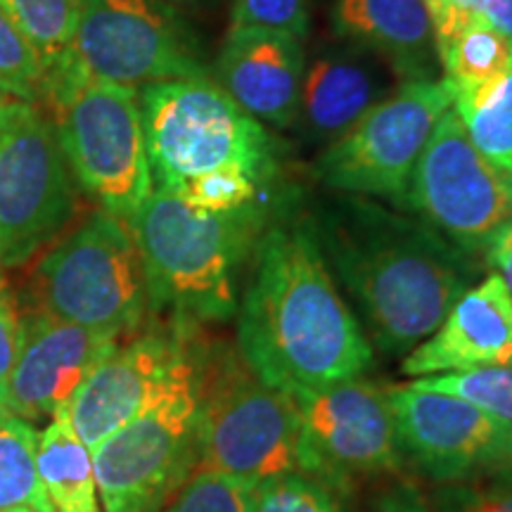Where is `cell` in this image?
<instances>
[{"label":"cell","mask_w":512,"mask_h":512,"mask_svg":"<svg viewBox=\"0 0 512 512\" xmlns=\"http://www.w3.org/2000/svg\"><path fill=\"white\" fill-rule=\"evenodd\" d=\"M309 221L370 344L387 356L425 342L472 278L467 254L437 228L366 197H330Z\"/></svg>","instance_id":"cell-1"},{"label":"cell","mask_w":512,"mask_h":512,"mask_svg":"<svg viewBox=\"0 0 512 512\" xmlns=\"http://www.w3.org/2000/svg\"><path fill=\"white\" fill-rule=\"evenodd\" d=\"M238 309L242 358L280 392L351 380L373 366V344L339 292L311 221L266 226Z\"/></svg>","instance_id":"cell-2"},{"label":"cell","mask_w":512,"mask_h":512,"mask_svg":"<svg viewBox=\"0 0 512 512\" xmlns=\"http://www.w3.org/2000/svg\"><path fill=\"white\" fill-rule=\"evenodd\" d=\"M126 223L143 261L147 309L195 325L238 313L242 268L266 230L264 202L214 214L155 188Z\"/></svg>","instance_id":"cell-3"},{"label":"cell","mask_w":512,"mask_h":512,"mask_svg":"<svg viewBox=\"0 0 512 512\" xmlns=\"http://www.w3.org/2000/svg\"><path fill=\"white\" fill-rule=\"evenodd\" d=\"M41 107L79 188L110 214L131 219L155 190L136 88L93 79L67 55L48 72Z\"/></svg>","instance_id":"cell-4"},{"label":"cell","mask_w":512,"mask_h":512,"mask_svg":"<svg viewBox=\"0 0 512 512\" xmlns=\"http://www.w3.org/2000/svg\"><path fill=\"white\" fill-rule=\"evenodd\" d=\"M147 159L157 190L178 192L211 174H249L268 183L273 140L211 79L162 81L138 91Z\"/></svg>","instance_id":"cell-5"},{"label":"cell","mask_w":512,"mask_h":512,"mask_svg":"<svg viewBox=\"0 0 512 512\" xmlns=\"http://www.w3.org/2000/svg\"><path fill=\"white\" fill-rule=\"evenodd\" d=\"M202 332L147 406L91 453L105 512H164L197 470Z\"/></svg>","instance_id":"cell-6"},{"label":"cell","mask_w":512,"mask_h":512,"mask_svg":"<svg viewBox=\"0 0 512 512\" xmlns=\"http://www.w3.org/2000/svg\"><path fill=\"white\" fill-rule=\"evenodd\" d=\"M297 437L299 411L292 396L261 380L238 344H207L197 470H216L256 486L297 472Z\"/></svg>","instance_id":"cell-7"},{"label":"cell","mask_w":512,"mask_h":512,"mask_svg":"<svg viewBox=\"0 0 512 512\" xmlns=\"http://www.w3.org/2000/svg\"><path fill=\"white\" fill-rule=\"evenodd\" d=\"M36 309L107 332L136 335L147 313L143 261L124 219L100 209L62 235L29 278Z\"/></svg>","instance_id":"cell-8"},{"label":"cell","mask_w":512,"mask_h":512,"mask_svg":"<svg viewBox=\"0 0 512 512\" xmlns=\"http://www.w3.org/2000/svg\"><path fill=\"white\" fill-rule=\"evenodd\" d=\"M299 411L297 472L316 479L339 501L377 479L401 475L387 387L351 377L292 394Z\"/></svg>","instance_id":"cell-9"},{"label":"cell","mask_w":512,"mask_h":512,"mask_svg":"<svg viewBox=\"0 0 512 512\" xmlns=\"http://www.w3.org/2000/svg\"><path fill=\"white\" fill-rule=\"evenodd\" d=\"M453 98L456 88L448 79L406 81L320 155V183L408 209L415 164Z\"/></svg>","instance_id":"cell-10"},{"label":"cell","mask_w":512,"mask_h":512,"mask_svg":"<svg viewBox=\"0 0 512 512\" xmlns=\"http://www.w3.org/2000/svg\"><path fill=\"white\" fill-rule=\"evenodd\" d=\"M76 204V181L48 112L15 100L0 121V264H27L74 221Z\"/></svg>","instance_id":"cell-11"},{"label":"cell","mask_w":512,"mask_h":512,"mask_svg":"<svg viewBox=\"0 0 512 512\" xmlns=\"http://www.w3.org/2000/svg\"><path fill=\"white\" fill-rule=\"evenodd\" d=\"M69 60L93 79L136 91L209 79L195 36L169 0H83Z\"/></svg>","instance_id":"cell-12"},{"label":"cell","mask_w":512,"mask_h":512,"mask_svg":"<svg viewBox=\"0 0 512 512\" xmlns=\"http://www.w3.org/2000/svg\"><path fill=\"white\" fill-rule=\"evenodd\" d=\"M408 209L465 254L486 252L498 228L512 219L508 174L486 162L453 107L415 164Z\"/></svg>","instance_id":"cell-13"},{"label":"cell","mask_w":512,"mask_h":512,"mask_svg":"<svg viewBox=\"0 0 512 512\" xmlns=\"http://www.w3.org/2000/svg\"><path fill=\"white\" fill-rule=\"evenodd\" d=\"M403 465L432 484L512 472V422L475 403L411 384L387 387Z\"/></svg>","instance_id":"cell-14"},{"label":"cell","mask_w":512,"mask_h":512,"mask_svg":"<svg viewBox=\"0 0 512 512\" xmlns=\"http://www.w3.org/2000/svg\"><path fill=\"white\" fill-rule=\"evenodd\" d=\"M202 325L166 318L119 342L86 382L76 389L67 406L76 437L88 451L131 422L155 399L166 375L192 347Z\"/></svg>","instance_id":"cell-15"},{"label":"cell","mask_w":512,"mask_h":512,"mask_svg":"<svg viewBox=\"0 0 512 512\" xmlns=\"http://www.w3.org/2000/svg\"><path fill=\"white\" fill-rule=\"evenodd\" d=\"M119 342L107 332L81 328L38 309L22 313V344L5 392V411L31 425L53 418Z\"/></svg>","instance_id":"cell-16"},{"label":"cell","mask_w":512,"mask_h":512,"mask_svg":"<svg viewBox=\"0 0 512 512\" xmlns=\"http://www.w3.org/2000/svg\"><path fill=\"white\" fill-rule=\"evenodd\" d=\"M306 69L304 46L283 31L230 27L214 74L242 112L275 128L297 124Z\"/></svg>","instance_id":"cell-17"},{"label":"cell","mask_w":512,"mask_h":512,"mask_svg":"<svg viewBox=\"0 0 512 512\" xmlns=\"http://www.w3.org/2000/svg\"><path fill=\"white\" fill-rule=\"evenodd\" d=\"M512 366V294L496 273L465 290L444 323L408 351L401 373L427 377Z\"/></svg>","instance_id":"cell-18"},{"label":"cell","mask_w":512,"mask_h":512,"mask_svg":"<svg viewBox=\"0 0 512 512\" xmlns=\"http://www.w3.org/2000/svg\"><path fill=\"white\" fill-rule=\"evenodd\" d=\"M392 74H399L392 64L358 43L325 50L304 69L297 124L316 143H335L392 95L387 93Z\"/></svg>","instance_id":"cell-19"},{"label":"cell","mask_w":512,"mask_h":512,"mask_svg":"<svg viewBox=\"0 0 512 512\" xmlns=\"http://www.w3.org/2000/svg\"><path fill=\"white\" fill-rule=\"evenodd\" d=\"M335 27L411 81L430 79L425 72L437 43L425 0H337Z\"/></svg>","instance_id":"cell-20"},{"label":"cell","mask_w":512,"mask_h":512,"mask_svg":"<svg viewBox=\"0 0 512 512\" xmlns=\"http://www.w3.org/2000/svg\"><path fill=\"white\" fill-rule=\"evenodd\" d=\"M38 475L55 512H100L93 456L60 408L38 439Z\"/></svg>","instance_id":"cell-21"},{"label":"cell","mask_w":512,"mask_h":512,"mask_svg":"<svg viewBox=\"0 0 512 512\" xmlns=\"http://www.w3.org/2000/svg\"><path fill=\"white\" fill-rule=\"evenodd\" d=\"M453 110L486 162L512 174V64L494 81L456 88Z\"/></svg>","instance_id":"cell-22"},{"label":"cell","mask_w":512,"mask_h":512,"mask_svg":"<svg viewBox=\"0 0 512 512\" xmlns=\"http://www.w3.org/2000/svg\"><path fill=\"white\" fill-rule=\"evenodd\" d=\"M437 55L453 88H475L501 76L512 64V41L486 24L482 17L467 19L437 41Z\"/></svg>","instance_id":"cell-23"},{"label":"cell","mask_w":512,"mask_h":512,"mask_svg":"<svg viewBox=\"0 0 512 512\" xmlns=\"http://www.w3.org/2000/svg\"><path fill=\"white\" fill-rule=\"evenodd\" d=\"M38 439L31 422L10 413L0 418V510L55 512L38 475Z\"/></svg>","instance_id":"cell-24"},{"label":"cell","mask_w":512,"mask_h":512,"mask_svg":"<svg viewBox=\"0 0 512 512\" xmlns=\"http://www.w3.org/2000/svg\"><path fill=\"white\" fill-rule=\"evenodd\" d=\"M83 0H0L22 34L41 53L48 72L72 50Z\"/></svg>","instance_id":"cell-25"},{"label":"cell","mask_w":512,"mask_h":512,"mask_svg":"<svg viewBox=\"0 0 512 512\" xmlns=\"http://www.w3.org/2000/svg\"><path fill=\"white\" fill-rule=\"evenodd\" d=\"M48 67L8 12L0 8V93L27 105H43Z\"/></svg>","instance_id":"cell-26"},{"label":"cell","mask_w":512,"mask_h":512,"mask_svg":"<svg viewBox=\"0 0 512 512\" xmlns=\"http://www.w3.org/2000/svg\"><path fill=\"white\" fill-rule=\"evenodd\" d=\"M411 387L422 389V392L458 396V399L475 403L484 411L512 422V366L427 375L413 380Z\"/></svg>","instance_id":"cell-27"},{"label":"cell","mask_w":512,"mask_h":512,"mask_svg":"<svg viewBox=\"0 0 512 512\" xmlns=\"http://www.w3.org/2000/svg\"><path fill=\"white\" fill-rule=\"evenodd\" d=\"M254 484L216 470L192 472L164 512H252Z\"/></svg>","instance_id":"cell-28"},{"label":"cell","mask_w":512,"mask_h":512,"mask_svg":"<svg viewBox=\"0 0 512 512\" xmlns=\"http://www.w3.org/2000/svg\"><path fill=\"white\" fill-rule=\"evenodd\" d=\"M252 512H344V503L316 479L287 472L254 486Z\"/></svg>","instance_id":"cell-29"},{"label":"cell","mask_w":512,"mask_h":512,"mask_svg":"<svg viewBox=\"0 0 512 512\" xmlns=\"http://www.w3.org/2000/svg\"><path fill=\"white\" fill-rule=\"evenodd\" d=\"M437 512H512V472L463 484H434L427 494Z\"/></svg>","instance_id":"cell-30"},{"label":"cell","mask_w":512,"mask_h":512,"mask_svg":"<svg viewBox=\"0 0 512 512\" xmlns=\"http://www.w3.org/2000/svg\"><path fill=\"white\" fill-rule=\"evenodd\" d=\"M230 27L283 31L304 41L311 29L309 0H233Z\"/></svg>","instance_id":"cell-31"},{"label":"cell","mask_w":512,"mask_h":512,"mask_svg":"<svg viewBox=\"0 0 512 512\" xmlns=\"http://www.w3.org/2000/svg\"><path fill=\"white\" fill-rule=\"evenodd\" d=\"M342 503L344 512H437L425 491L403 472L377 479Z\"/></svg>","instance_id":"cell-32"},{"label":"cell","mask_w":512,"mask_h":512,"mask_svg":"<svg viewBox=\"0 0 512 512\" xmlns=\"http://www.w3.org/2000/svg\"><path fill=\"white\" fill-rule=\"evenodd\" d=\"M19 344H22V313L8 287H3L0 290V403L3 406L19 356Z\"/></svg>","instance_id":"cell-33"},{"label":"cell","mask_w":512,"mask_h":512,"mask_svg":"<svg viewBox=\"0 0 512 512\" xmlns=\"http://www.w3.org/2000/svg\"><path fill=\"white\" fill-rule=\"evenodd\" d=\"M486 261L512 294V219L505 221L486 247Z\"/></svg>","instance_id":"cell-34"},{"label":"cell","mask_w":512,"mask_h":512,"mask_svg":"<svg viewBox=\"0 0 512 512\" xmlns=\"http://www.w3.org/2000/svg\"><path fill=\"white\" fill-rule=\"evenodd\" d=\"M477 15L512 41V0H479Z\"/></svg>","instance_id":"cell-35"},{"label":"cell","mask_w":512,"mask_h":512,"mask_svg":"<svg viewBox=\"0 0 512 512\" xmlns=\"http://www.w3.org/2000/svg\"><path fill=\"white\" fill-rule=\"evenodd\" d=\"M12 102H15V100L8 98V95L0 93V121L5 119V114H8V110L12 107Z\"/></svg>","instance_id":"cell-36"},{"label":"cell","mask_w":512,"mask_h":512,"mask_svg":"<svg viewBox=\"0 0 512 512\" xmlns=\"http://www.w3.org/2000/svg\"><path fill=\"white\" fill-rule=\"evenodd\" d=\"M0 512H34L31 508H10V510H0Z\"/></svg>","instance_id":"cell-37"},{"label":"cell","mask_w":512,"mask_h":512,"mask_svg":"<svg viewBox=\"0 0 512 512\" xmlns=\"http://www.w3.org/2000/svg\"><path fill=\"white\" fill-rule=\"evenodd\" d=\"M3 264H0V290H3V287H5V273H3Z\"/></svg>","instance_id":"cell-38"},{"label":"cell","mask_w":512,"mask_h":512,"mask_svg":"<svg viewBox=\"0 0 512 512\" xmlns=\"http://www.w3.org/2000/svg\"><path fill=\"white\" fill-rule=\"evenodd\" d=\"M5 415H8V411H5V406L0 403V418H5Z\"/></svg>","instance_id":"cell-39"},{"label":"cell","mask_w":512,"mask_h":512,"mask_svg":"<svg viewBox=\"0 0 512 512\" xmlns=\"http://www.w3.org/2000/svg\"><path fill=\"white\" fill-rule=\"evenodd\" d=\"M508 181H510V188H512V174H508Z\"/></svg>","instance_id":"cell-40"}]
</instances>
